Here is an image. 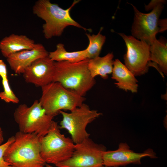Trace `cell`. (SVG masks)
I'll list each match as a JSON object with an SVG mask.
<instances>
[{
    "label": "cell",
    "mask_w": 167,
    "mask_h": 167,
    "mask_svg": "<svg viewBox=\"0 0 167 167\" xmlns=\"http://www.w3.org/2000/svg\"><path fill=\"white\" fill-rule=\"evenodd\" d=\"M80 1L74 0L71 6L66 9L60 7L57 4L52 3L49 0H38L35 2L32 7V12L45 21L42 25V32L46 39L60 36L64 29L70 26L82 29L85 31H91V29L81 25L70 15L72 8Z\"/></svg>",
    "instance_id": "obj_1"
},
{
    "label": "cell",
    "mask_w": 167,
    "mask_h": 167,
    "mask_svg": "<svg viewBox=\"0 0 167 167\" xmlns=\"http://www.w3.org/2000/svg\"><path fill=\"white\" fill-rule=\"evenodd\" d=\"M4 155L5 161L12 167H44L46 163L40 153V139L33 134L19 131Z\"/></svg>",
    "instance_id": "obj_2"
},
{
    "label": "cell",
    "mask_w": 167,
    "mask_h": 167,
    "mask_svg": "<svg viewBox=\"0 0 167 167\" xmlns=\"http://www.w3.org/2000/svg\"><path fill=\"white\" fill-rule=\"evenodd\" d=\"M89 59L78 62H55L53 82L84 96L96 84L88 68Z\"/></svg>",
    "instance_id": "obj_3"
},
{
    "label": "cell",
    "mask_w": 167,
    "mask_h": 167,
    "mask_svg": "<svg viewBox=\"0 0 167 167\" xmlns=\"http://www.w3.org/2000/svg\"><path fill=\"white\" fill-rule=\"evenodd\" d=\"M42 95L39 101L48 115L56 116L59 111H71L81 105L85 98L64 87L60 83L53 82L42 87Z\"/></svg>",
    "instance_id": "obj_4"
},
{
    "label": "cell",
    "mask_w": 167,
    "mask_h": 167,
    "mask_svg": "<svg viewBox=\"0 0 167 167\" xmlns=\"http://www.w3.org/2000/svg\"><path fill=\"white\" fill-rule=\"evenodd\" d=\"M13 116L19 131L35 134L40 139L48 133L54 118L46 113L37 100L30 106L24 104L19 105L15 110Z\"/></svg>",
    "instance_id": "obj_5"
},
{
    "label": "cell",
    "mask_w": 167,
    "mask_h": 167,
    "mask_svg": "<svg viewBox=\"0 0 167 167\" xmlns=\"http://www.w3.org/2000/svg\"><path fill=\"white\" fill-rule=\"evenodd\" d=\"M58 123L53 120L47 134L40 139L41 156L46 163L55 165L69 159L75 144L62 134Z\"/></svg>",
    "instance_id": "obj_6"
},
{
    "label": "cell",
    "mask_w": 167,
    "mask_h": 167,
    "mask_svg": "<svg viewBox=\"0 0 167 167\" xmlns=\"http://www.w3.org/2000/svg\"><path fill=\"white\" fill-rule=\"evenodd\" d=\"M59 113L62 117L59 128L67 130L75 144L89 137L90 135L86 130L87 126L102 114L96 110L90 109L84 103L69 113L60 110Z\"/></svg>",
    "instance_id": "obj_7"
},
{
    "label": "cell",
    "mask_w": 167,
    "mask_h": 167,
    "mask_svg": "<svg viewBox=\"0 0 167 167\" xmlns=\"http://www.w3.org/2000/svg\"><path fill=\"white\" fill-rule=\"evenodd\" d=\"M106 150L103 145L96 143L89 138L75 144L71 156L55 165L57 167H105L102 158Z\"/></svg>",
    "instance_id": "obj_8"
},
{
    "label": "cell",
    "mask_w": 167,
    "mask_h": 167,
    "mask_svg": "<svg viewBox=\"0 0 167 167\" xmlns=\"http://www.w3.org/2000/svg\"><path fill=\"white\" fill-rule=\"evenodd\" d=\"M165 1L161 0L150 12L144 13L139 11L131 4L134 11V16L132 25V36L144 41L150 45L156 39V36L160 30L159 26V17L163 9Z\"/></svg>",
    "instance_id": "obj_9"
},
{
    "label": "cell",
    "mask_w": 167,
    "mask_h": 167,
    "mask_svg": "<svg viewBox=\"0 0 167 167\" xmlns=\"http://www.w3.org/2000/svg\"><path fill=\"white\" fill-rule=\"evenodd\" d=\"M124 40L127 49L124 55L125 65L135 76H140L148 71L150 59V45L132 36L118 33Z\"/></svg>",
    "instance_id": "obj_10"
},
{
    "label": "cell",
    "mask_w": 167,
    "mask_h": 167,
    "mask_svg": "<svg viewBox=\"0 0 167 167\" xmlns=\"http://www.w3.org/2000/svg\"><path fill=\"white\" fill-rule=\"evenodd\" d=\"M130 148L126 143H121L116 150L104 151L102 154L104 166L118 167L131 164L139 165L141 163V159L144 157L156 158V154L152 149H148L143 153H138Z\"/></svg>",
    "instance_id": "obj_11"
},
{
    "label": "cell",
    "mask_w": 167,
    "mask_h": 167,
    "mask_svg": "<svg viewBox=\"0 0 167 167\" xmlns=\"http://www.w3.org/2000/svg\"><path fill=\"white\" fill-rule=\"evenodd\" d=\"M55 64V62L51 60L49 56L36 60L23 73L25 81L41 88L53 82Z\"/></svg>",
    "instance_id": "obj_12"
},
{
    "label": "cell",
    "mask_w": 167,
    "mask_h": 167,
    "mask_svg": "<svg viewBox=\"0 0 167 167\" xmlns=\"http://www.w3.org/2000/svg\"><path fill=\"white\" fill-rule=\"evenodd\" d=\"M49 53L42 44L36 43L32 49L13 54L6 59L11 68L16 74H23L33 62L39 58L48 56Z\"/></svg>",
    "instance_id": "obj_13"
},
{
    "label": "cell",
    "mask_w": 167,
    "mask_h": 167,
    "mask_svg": "<svg viewBox=\"0 0 167 167\" xmlns=\"http://www.w3.org/2000/svg\"><path fill=\"white\" fill-rule=\"evenodd\" d=\"M112 74L111 78L117 81L115 84L119 88L132 93L137 92L138 80L125 64L118 59L114 61Z\"/></svg>",
    "instance_id": "obj_14"
},
{
    "label": "cell",
    "mask_w": 167,
    "mask_h": 167,
    "mask_svg": "<svg viewBox=\"0 0 167 167\" xmlns=\"http://www.w3.org/2000/svg\"><path fill=\"white\" fill-rule=\"evenodd\" d=\"M36 43L26 36L12 34L0 41V49L7 58L12 54L24 50L32 49Z\"/></svg>",
    "instance_id": "obj_15"
},
{
    "label": "cell",
    "mask_w": 167,
    "mask_h": 167,
    "mask_svg": "<svg viewBox=\"0 0 167 167\" xmlns=\"http://www.w3.org/2000/svg\"><path fill=\"white\" fill-rule=\"evenodd\" d=\"M149 67L155 68L163 77L167 74V41L163 38L156 39L150 45Z\"/></svg>",
    "instance_id": "obj_16"
},
{
    "label": "cell",
    "mask_w": 167,
    "mask_h": 167,
    "mask_svg": "<svg viewBox=\"0 0 167 167\" xmlns=\"http://www.w3.org/2000/svg\"><path fill=\"white\" fill-rule=\"evenodd\" d=\"M112 53H109L103 57L98 56L89 59L88 68L92 77L100 76L102 79L108 78V75L112 73L114 61Z\"/></svg>",
    "instance_id": "obj_17"
},
{
    "label": "cell",
    "mask_w": 167,
    "mask_h": 167,
    "mask_svg": "<svg viewBox=\"0 0 167 167\" xmlns=\"http://www.w3.org/2000/svg\"><path fill=\"white\" fill-rule=\"evenodd\" d=\"M49 57L55 62L66 61L70 63H77L87 59L85 49L74 52H68L65 49L64 44L58 43L56 49L49 53Z\"/></svg>",
    "instance_id": "obj_18"
},
{
    "label": "cell",
    "mask_w": 167,
    "mask_h": 167,
    "mask_svg": "<svg viewBox=\"0 0 167 167\" xmlns=\"http://www.w3.org/2000/svg\"><path fill=\"white\" fill-rule=\"evenodd\" d=\"M103 29L101 27L96 35L86 34L89 41V45L85 49L87 59H91L99 56L106 40L105 36L101 33Z\"/></svg>",
    "instance_id": "obj_19"
},
{
    "label": "cell",
    "mask_w": 167,
    "mask_h": 167,
    "mask_svg": "<svg viewBox=\"0 0 167 167\" xmlns=\"http://www.w3.org/2000/svg\"><path fill=\"white\" fill-rule=\"evenodd\" d=\"M2 83L3 91L0 92V98L6 103H18L19 100L11 90L8 79H2Z\"/></svg>",
    "instance_id": "obj_20"
},
{
    "label": "cell",
    "mask_w": 167,
    "mask_h": 167,
    "mask_svg": "<svg viewBox=\"0 0 167 167\" xmlns=\"http://www.w3.org/2000/svg\"><path fill=\"white\" fill-rule=\"evenodd\" d=\"M14 140V136H12L9 138L6 143L0 145V167H12L5 161L3 156L6 149Z\"/></svg>",
    "instance_id": "obj_21"
},
{
    "label": "cell",
    "mask_w": 167,
    "mask_h": 167,
    "mask_svg": "<svg viewBox=\"0 0 167 167\" xmlns=\"http://www.w3.org/2000/svg\"><path fill=\"white\" fill-rule=\"evenodd\" d=\"M0 76L2 79L7 78L6 66L2 59H0Z\"/></svg>",
    "instance_id": "obj_22"
},
{
    "label": "cell",
    "mask_w": 167,
    "mask_h": 167,
    "mask_svg": "<svg viewBox=\"0 0 167 167\" xmlns=\"http://www.w3.org/2000/svg\"><path fill=\"white\" fill-rule=\"evenodd\" d=\"M159 26L160 32H163L167 29V19H159Z\"/></svg>",
    "instance_id": "obj_23"
},
{
    "label": "cell",
    "mask_w": 167,
    "mask_h": 167,
    "mask_svg": "<svg viewBox=\"0 0 167 167\" xmlns=\"http://www.w3.org/2000/svg\"><path fill=\"white\" fill-rule=\"evenodd\" d=\"M161 0H152L148 5H145L146 9L150 10L152 9L153 7L161 2Z\"/></svg>",
    "instance_id": "obj_24"
},
{
    "label": "cell",
    "mask_w": 167,
    "mask_h": 167,
    "mask_svg": "<svg viewBox=\"0 0 167 167\" xmlns=\"http://www.w3.org/2000/svg\"><path fill=\"white\" fill-rule=\"evenodd\" d=\"M4 140L3 133L2 130L0 126V145L2 144Z\"/></svg>",
    "instance_id": "obj_25"
},
{
    "label": "cell",
    "mask_w": 167,
    "mask_h": 167,
    "mask_svg": "<svg viewBox=\"0 0 167 167\" xmlns=\"http://www.w3.org/2000/svg\"><path fill=\"white\" fill-rule=\"evenodd\" d=\"M45 166L46 167H54L49 165V164L47 163H46L45 165Z\"/></svg>",
    "instance_id": "obj_26"
},
{
    "label": "cell",
    "mask_w": 167,
    "mask_h": 167,
    "mask_svg": "<svg viewBox=\"0 0 167 167\" xmlns=\"http://www.w3.org/2000/svg\"></svg>",
    "instance_id": "obj_27"
}]
</instances>
